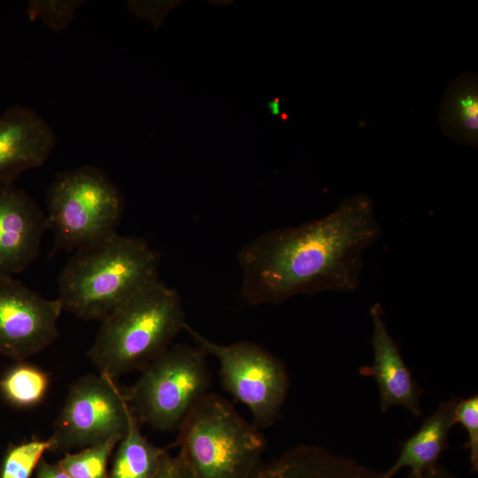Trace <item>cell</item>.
<instances>
[{"label": "cell", "instance_id": "cell-18", "mask_svg": "<svg viewBox=\"0 0 478 478\" xmlns=\"http://www.w3.org/2000/svg\"><path fill=\"white\" fill-rule=\"evenodd\" d=\"M119 442L111 439L76 453H66L57 464L72 478H109L108 460Z\"/></svg>", "mask_w": 478, "mask_h": 478}, {"label": "cell", "instance_id": "cell-17", "mask_svg": "<svg viewBox=\"0 0 478 478\" xmlns=\"http://www.w3.org/2000/svg\"><path fill=\"white\" fill-rule=\"evenodd\" d=\"M49 375L41 368L19 362L0 380V391L4 398L18 407H31L46 397Z\"/></svg>", "mask_w": 478, "mask_h": 478}, {"label": "cell", "instance_id": "cell-8", "mask_svg": "<svg viewBox=\"0 0 478 478\" xmlns=\"http://www.w3.org/2000/svg\"><path fill=\"white\" fill-rule=\"evenodd\" d=\"M131 410L115 380L104 374H85L73 382L58 415L50 450L68 452L126 435Z\"/></svg>", "mask_w": 478, "mask_h": 478}, {"label": "cell", "instance_id": "cell-2", "mask_svg": "<svg viewBox=\"0 0 478 478\" xmlns=\"http://www.w3.org/2000/svg\"><path fill=\"white\" fill-rule=\"evenodd\" d=\"M160 254L145 239L116 232L75 251L58 277L63 311L102 321L159 279Z\"/></svg>", "mask_w": 478, "mask_h": 478}, {"label": "cell", "instance_id": "cell-3", "mask_svg": "<svg viewBox=\"0 0 478 478\" xmlns=\"http://www.w3.org/2000/svg\"><path fill=\"white\" fill-rule=\"evenodd\" d=\"M186 324L179 293L158 279L101 321L87 355L100 374L116 380L142 371L170 347Z\"/></svg>", "mask_w": 478, "mask_h": 478}, {"label": "cell", "instance_id": "cell-13", "mask_svg": "<svg viewBox=\"0 0 478 478\" xmlns=\"http://www.w3.org/2000/svg\"><path fill=\"white\" fill-rule=\"evenodd\" d=\"M250 478H383V472L336 456L322 447L298 445L269 462H261Z\"/></svg>", "mask_w": 478, "mask_h": 478}, {"label": "cell", "instance_id": "cell-16", "mask_svg": "<svg viewBox=\"0 0 478 478\" xmlns=\"http://www.w3.org/2000/svg\"><path fill=\"white\" fill-rule=\"evenodd\" d=\"M141 425L131 412L127 431L117 444L109 478H153L156 475L167 452L143 436Z\"/></svg>", "mask_w": 478, "mask_h": 478}, {"label": "cell", "instance_id": "cell-9", "mask_svg": "<svg viewBox=\"0 0 478 478\" xmlns=\"http://www.w3.org/2000/svg\"><path fill=\"white\" fill-rule=\"evenodd\" d=\"M63 311L12 275L0 274V354L18 362L37 354L58 336Z\"/></svg>", "mask_w": 478, "mask_h": 478}, {"label": "cell", "instance_id": "cell-1", "mask_svg": "<svg viewBox=\"0 0 478 478\" xmlns=\"http://www.w3.org/2000/svg\"><path fill=\"white\" fill-rule=\"evenodd\" d=\"M381 235L374 202L364 193L346 197L320 219L266 231L238 252L241 295L256 306L297 295L353 292L365 252Z\"/></svg>", "mask_w": 478, "mask_h": 478}, {"label": "cell", "instance_id": "cell-7", "mask_svg": "<svg viewBox=\"0 0 478 478\" xmlns=\"http://www.w3.org/2000/svg\"><path fill=\"white\" fill-rule=\"evenodd\" d=\"M184 330L206 355L218 360L224 390L249 408L253 424L259 429L272 426L289 390V376L283 363L251 341L220 344L188 323Z\"/></svg>", "mask_w": 478, "mask_h": 478}, {"label": "cell", "instance_id": "cell-20", "mask_svg": "<svg viewBox=\"0 0 478 478\" xmlns=\"http://www.w3.org/2000/svg\"><path fill=\"white\" fill-rule=\"evenodd\" d=\"M83 0H30L26 14L30 21L40 19L54 31L67 28L73 20L76 10L83 4Z\"/></svg>", "mask_w": 478, "mask_h": 478}, {"label": "cell", "instance_id": "cell-19", "mask_svg": "<svg viewBox=\"0 0 478 478\" xmlns=\"http://www.w3.org/2000/svg\"><path fill=\"white\" fill-rule=\"evenodd\" d=\"M50 450L49 439H35L10 447L2 464L0 478H30L44 452Z\"/></svg>", "mask_w": 478, "mask_h": 478}, {"label": "cell", "instance_id": "cell-6", "mask_svg": "<svg viewBox=\"0 0 478 478\" xmlns=\"http://www.w3.org/2000/svg\"><path fill=\"white\" fill-rule=\"evenodd\" d=\"M206 356L197 345L176 344L145 366L125 391L138 421L160 431L178 429L210 392Z\"/></svg>", "mask_w": 478, "mask_h": 478}, {"label": "cell", "instance_id": "cell-10", "mask_svg": "<svg viewBox=\"0 0 478 478\" xmlns=\"http://www.w3.org/2000/svg\"><path fill=\"white\" fill-rule=\"evenodd\" d=\"M48 230L45 212L15 182L0 184V274L26 270L38 257Z\"/></svg>", "mask_w": 478, "mask_h": 478}, {"label": "cell", "instance_id": "cell-12", "mask_svg": "<svg viewBox=\"0 0 478 478\" xmlns=\"http://www.w3.org/2000/svg\"><path fill=\"white\" fill-rule=\"evenodd\" d=\"M369 312L373 328L371 341L374 363L360 367L359 374L373 377L377 382L382 412L393 405H400L415 417H420L422 415V389L414 380L387 328L382 305L379 303L374 304Z\"/></svg>", "mask_w": 478, "mask_h": 478}, {"label": "cell", "instance_id": "cell-4", "mask_svg": "<svg viewBox=\"0 0 478 478\" xmlns=\"http://www.w3.org/2000/svg\"><path fill=\"white\" fill-rule=\"evenodd\" d=\"M177 430L178 455L197 478H250L266 446L260 429L213 392L200 400Z\"/></svg>", "mask_w": 478, "mask_h": 478}, {"label": "cell", "instance_id": "cell-23", "mask_svg": "<svg viewBox=\"0 0 478 478\" xmlns=\"http://www.w3.org/2000/svg\"><path fill=\"white\" fill-rule=\"evenodd\" d=\"M35 478H72L58 464H50L42 459L36 467Z\"/></svg>", "mask_w": 478, "mask_h": 478}, {"label": "cell", "instance_id": "cell-15", "mask_svg": "<svg viewBox=\"0 0 478 478\" xmlns=\"http://www.w3.org/2000/svg\"><path fill=\"white\" fill-rule=\"evenodd\" d=\"M442 133L458 143L477 148L478 78L474 73L459 75L445 89L438 111Z\"/></svg>", "mask_w": 478, "mask_h": 478}, {"label": "cell", "instance_id": "cell-14", "mask_svg": "<svg viewBox=\"0 0 478 478\" xmlns=\"http://www.w3.org/2000/svg\"><path fill=\"white\" fill-rule=\"evenodd\" d=\"M457 397L441 402L436 410L426 418L420 428L402 445L395 463L383 478H391L400 469L408 467L410 474H420L438 464L448 446V437L455 423Z\"/></svg>", "mask_w": 478, "mask_h": 478}, {"label": "cell", "instance_id": "cell-21", "mask_svg": "<svg viewBox=\"0 0 478 478\" xmlns=\"http://www.w3.org/2000/svg\"><path fill=\"white\" fill-rule=\"evenodd\" d=\"M459 422L466 429L472 470H478V397L459 398L455 408V423Z\"/></svg>", "mask_w": 478, "mask_h": 478}, {"label": "cell", "instance_id": "cell-25", "mask_svg": "<svg viewBox=\"0 0 478 478\" xmlns=\"http://www.w3.org/2000/svg\"><path fill=\"white\" fill-rule=\"evenodd\" d=\"M267 107L269 108L272 115L274 116H281V102L278 97H274L271 101L268 102Z\"/></svg>", "mask_w": 478, "mask_h": 478}, {"label": "cell", "instance_id": "cell-24", "mask_svg": "<svg viewBox=\"0 0 478 478\" xmlns=\"http://www.w3.org/2000/svg\"><path fill=\"white\" fill-rule=\"evenodd\" d=\"M407 478H458L446 467L443 466L439 463L431 466L430 468L417 474H409Z\"/></svg>", "mask_w": 478, "mask_h": 478}, {"label": "cell", "instance_id": "cell-5", "mask_svg": "<svg viewBox=\"0 0 478 478\" xmlns=\"http://www.w3.org/2000/svg\"><path fill=\"white\" fill-rule=\"evenodd\" d=\"M48 229L58 251L73 252L114 232L124 198L107 173L93 166L56 173L45 193Z\"/></svg>", "mask_w": 478, "mask_h": 478}, {"label": "cell", "instance_id": "cell-22", "mask_svg": "<svg viewBox=\"0 0 478 478\" xmlns=\"http://www.w3.org/2000/svg\"><path fill=\"white\" fill-rule=\"evenodd\" d=\"M153 478H197L185 461L179 456L165 455Z\"/></svg>", "mask_w": 478, "mask_h": 478}, {"label": "cell", "instance_id": "cell-11", "mask_svg": "<svg viewBox=\"0 0 478 478\" xmlns=\"http://www.w3.org/2000/svg\"><path fill=\"white\" fill-rule=\"evenodd\" d=\"M57 142L50 126L33 109L15 104L0 115V184L41 167Z\"/></svg>", "mask_w": 478, "mask_h": 478}]
</instances>
